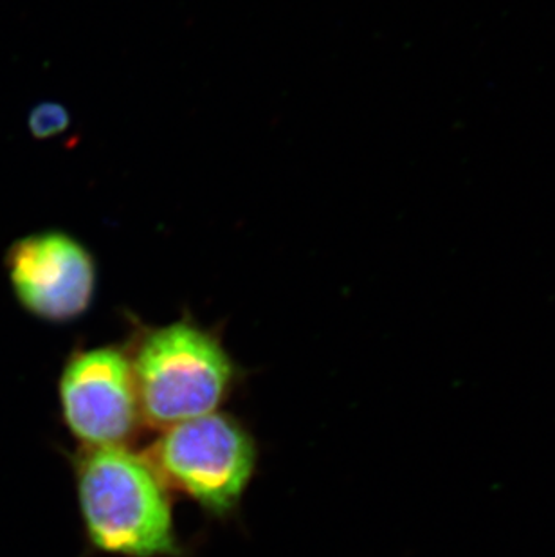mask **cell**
I'll list each match as a JSON object with an SVG mask.
<instances>
[{"label": "cell", "mask_w": 555, "mask_h": 557, "mask_svg": "<svg viewBox=\"0 0 555 557\" xmlns=\"http://www.w3.org/2000/svg\"><path fill=\"white\" fill-rule=\"evenodd\" d=\"M67 126L69 112L60 103H53V101H46V103L35 107L29 116V128H32L33 136L40 137V139L58 136L67 131Z\"/></svg>", "instance_id": "6"}, {"label": "cell", "mask_w": 555, "mask_h": 557, "mask_svg": "<svg viewBox=\"0 0 555 557\" xmlns=\"http://www.w3.org/2000/svg\"><path fill=\"white\" fill-rule=\"evenodd\" d=\"M79 510L90 543L123 557L177 553L168 485L126 446L85 447L76 462Z\"/></svg>", "instance_id": "1"}, {"label": "cell", "mask_w": 555, "mask_h": 557, "mask_svg": "<svg viewBox=\"0 0 555 557\" xmlns=\"http://www.w3.org/2000/svg\"><path fill=\"white\" fill-rule=\"evenodd\" d=\"M131 361L143 422L159 430L215 413L235 379L221 339L189 320L148 329Z\"/></svg>", "instance_id": "2"}, {"label": "cell", "mask_w": 555, "mask_h": 557, "mask_svg": "<svg viewBox=\"0 0 555 557\" xmlns=\"http://www.w3.org/2000/svg\"><path fill=\"white\" fill-rule=\"evenodd\" d=\"M5 268L16 300L40 320H76L95 301V257L69 233H35L16 240L5 255Z\"/></svg>", "instance_id": "5"}, {"label": "cell", "mask_w": 555, "mask_h": 557, "mask_svg": "<svg viewBox=\"0 0 555 557\" xmlns=\"http://www.w3.org/2000/svg\"><path fill=\"white\" fill-rule=\"evenodd\" d=\"M60 405L85 447L126 446L143 424L131 356L118 347L73 354L60 377Z\"/></svg>", "instance_id": "4"}, {"label": "cell", "mask_w": 555, "mask_h": 557, "mask_svg": "<svg viewBox=\"0 0 555 557\" xmlns=\"http://www.w3.org/2000/svg\"><path fill=\"white\" fill-rule=\"evenodd\" d=\"M164 484L213 515L235 509L257 468V444L221 411L164 430L148 458Z\"/></svg>", "instance_id": "3"}]
</instances>
